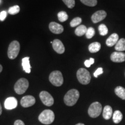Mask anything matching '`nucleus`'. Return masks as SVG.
Listing matches in <instances>:
<instances>
[{
  "mask_svg": "<svg viewBox=\"0 0 125 125\" xmlns=\"http://www.w3.org/2000/svg\"><path fill=\"white\" fill-rule=\"evenodd\" d=\"M79 98V92L76 89H71L67 92L64 97V101L67 106L74 105Z\"/></svg>",
  "mask_w": 125,
  "mask_h": 125,
  "instance_id": "obj_1",
  "label": "nucleus"
},
{
  "mask_svg": "<svg viewBox=\"0 0 125 125\" xmlns=\"http://www.w3.org/2000/svg\"><path fill=\"white\" fill-rule=\"evenodd\" d=\"M55 116L54 112L51 109H45L38 116V119L41 122L45 125H49L53 122Z\"/></svg>",
  "mask_w": 125,
  "mask_h": 125,
  "instance_id": "obj_2",
  "label": "nucleus"
},
{
  "mask_svg": "<svg viewBox=\"0 0 125 125\" xmlns=\"http://www.w3.org/2000/svg\"><path fill=\"white\" fill-rule=\"evenodd\" d=\"M76 76L78 81L82 85H87L91 81V75L86 69L79 68L76 73Z\"/></svg>",
  "mask_w": 125,
  "mask_h": 125,
  "instance_id": "obj_3",
  "label": "nucleus"
},
{
  "mask_svg": "<svg viewBox=\"0 0 125 125\" xmlns=\"http://www.w3.org/2000/svg\"><path fill=\"white\" fill-rule=\"evenodd\" d=\"M29 86V81L26 78H20L16 82L14 86V90L18 94H23L27 90Z\"/></svg>",
  "mask_w": 125,
  "mask_h": 125,
  "instance_id": "obj_4",
  "label": "nucleus"
},
{
  "mask_svg": "<svg viewBox=\"0 0 125 125\" xmlns=\"http://www.w3.org/2000/svg\"><path fill=\"white\" fill-rule=\"evenodd\" d=\"M20 49V43L17 41H13L9 45L8 49V56L10 59L13 60L18 56Z\"/></svg>",
  "mask_w": 125,
  "mask_h": 125,
  "instance_id": "obj_5",
  "label": "nucleus"
},
{
  "mask_svg": "<svg viewBox=\"0 0 125 125\" xmlns=\"http://www.w3.org/2000/svg\"><path fill=\"white\" fill-rule=\"evenodd\" d=\"M49 79L51 83L55 86H60L64 82L63 76L60 71H54L49 75Z\"/></svg>",
  "mask_w": 125,
  "mask_h": 125,
  "instance_id": "obj_6",
  "label": "nucleus"
},
{
  "mask_svg": "<svg viewBox=\"0 0 125 125\" xmlns=\"http://www.w3.org/2000/svg\"><path fill=\"white\" fill-rule=\"evenodd\" d=\"M102 111V105L99 102H94L90 105L88 109L89 115L93 118L99 116Z\"/></svg>",
  "mask_w": 125,
  "mask_h": 125,
  "instance_id": "obj_7",
  "label": "nucleus"
},
{
  "mask_svg": "<svg viewBox=\"0 0 125 125\" xmlns=\"http://www.w3.org/2000/svg\"><path fill=\"white\" fill-rule=\"evenodd\" d=\"M41 100L44 105L51 107L54 104V99L49 93L46 91H42L40 94Z\"/></svg>",
  "mask_w": 125,
  "mask_h": 125,
  "instance_id": "obj_8",
  "label": "nucleus"
},
{
  "mask_svg": "<svg viewBox=\"0 0 125 125\" xmlns=\"http://www.w3.org/2000/svg\"><path fill=\"white\" fill-rule=\"evenodd\" d=\"M35 103V98L30 95L24 96L20 100V104L24 108L30 107L34 105Z\"/></svg>",
  "mask_w": 125,
  "mask_h": 125,
  "instance_id": "obj_9",
  "label": "nucleus"
},
{
  "mask_svg": "<svg viewBox=\"0 0 125 125\" xmlns=\"http://www.w3.org/2000/svg\"><path fill=\"white\" fill-rule=\"evenodd\" d=\"M111 60L115 62H125V53L122 52H114L111 54Z\"/></svg>",
  "mask_w": 125,
  "mask_h": 125,
  "instance_id": "obj_10",
  "label": "nucleus"
},
{
  "mask_svg": "<svg viewBox=\"0 0 125 125\" xmlns=\"http://www.w3.org/2000/svg\"><path fill=\"white\" fill-rule=\"evenodd\" d=\"M107 16V13L103 10H98L92 15L91 19L94 23H97L104 20Z\"/></svg>",
  "mask_w": 125,
  "mask_h": 125,
  "instance_id": "obj_11",
  "label": "nucleus"
},
{
  "mask_svg": "<svg viewBox=\"0 0 125 125\" xmlns=\"http://www.w3.org/2000/svg\"><path fill=\"white\" fill-rule=\"evenodd\" d=\"M18 106V100L13 97H10L5 100L4 103V107L7 109H15Z\"/></svg>",
  "mask_w": 125,
  "mask_h": 125,
  "instance_id": "obj_12",
  "label": "nucleus"
},
{
  "mask_svg": "<svg viewBox=\"0 0 125 125\" xmlns=\"http://www.w3.org/2000/svg\"><path fill=\"white\" fill-rule=\"evenodd\" d=\"M52 47L54 51L59 54H62L65 52V48L63 43L60 40H57V39L53 40L52 43Z\"/></svg>",
  "mask_w": 125,
  "mask_h": 125,
  "instance_id": "obj_13",
  "label": "nucleus"
},
{
  "mask_svg": "<svg viewBox=\"0 0 125 125\" xmlns=\"http://www.w3.org/2000/svg\"><path fill=\"white\" fill-rule=\"evenodd\" d=\"M49 28L53 33L59 34L62 33L64 31L63 26L56 22H51L49 25Z\"/></svg>",
  "mask_w": 125,
  "mask_h": 125,
  "instance_id": "obj_14",
  "label": "nucleus"
},
{
  "mask_svg": "<svg viewBox=\"0 0 125 125\" xmlns=\"http://www.w3.org/2000/svg\"><path fill=\"white\" fill-rule=\"evenodd\" d=\"M119 41V35L116 33L111 35L106 40V45L109 47H112L116 44Z\"/></svg>",
  "mask_w": 125,
  "mask_h": 125,
  "instance_id": "obj_15",
  "label": "nucleus"
},
{
  "mask_svg": "<svg viewBox=\"0 0 125 125\" xmlns=\"http://www.w3.org/2000/svg\"><path fill=\"white\" fill-rule=\"evenodd\" d=\"M113 115L112 108L111 106L106 105L104 108L103 112V116L105 120H108Z\"/></svg>",
  "mask_w": 125,
  "mask_h": 125,
  "instance_id": "obj_16",
  "label": "nucleus"
},
{
  "mask_svg": "<svg viewBox=\"0 0 125 125\" xmlns=\"http://www.w3.org/2000/svg\"><path fill=\"white\" fill-rule=\"evenodd\" d=\"M29 57H24L22 59V67L23 68V70L26 72V73H31V65L30 63V60Z\"/></svg>",
  "mask_w": 125,
  "mask_h": 125,
  "instance_id": "obj_17",
  "label": "nucleus"
},
{
  "mask_svg": "<svg viewBox=\"0 0 125 125\" xmlns=\"http://www.w3.org/2000/svg\"><path fill=\"white\" fill-rule=\"evenodd\" d=\"M88 49L90 53H96L100 50L101 44L98 42H94L90 43Z\"/></svg>",
  "mask_w": 125,
  "mask_h": 125,
  "instance_id": "obj_18",
  "label": "nucleus"
},
{
  "mask_svg": "<svg viewBox=\"0 0 125 125\" xmlns=\"http://www.w3.org/2000/svg\"><path fill=\"white\" fill-rule=\"evenodd\" d=\"M115 49L117 52H123L125 51V39L121 38L119 40L115 45Z\"/></svg>",
  "mask_w": 125,
  "mask_h": 125,
  "instance_id": "obj_19",
  "label": "nucleus"
},
{
  "mask_svg": "<svg viewBox=\"0 0 125 125\" xmlns=\"http://www.w3.org/2000/svg\"><path fill=\"white\" fill-rule=\"evenodd\" d=\"M112 119H113L114 122L116 124L120 123L123 119V115L120 111L116 110L114 112L112 115Z\"/></svg>",
  "mask_w": 125,
  "mask_h": 125,
  "instance_id": "obj_20",
  "label": "nucleus"
},
{
  "mask_svg": "<svg viewBox=\"0 0 125 125\" xmlns=\"http://www.w3.org/2000/svg\"><path fill=\"white\" fill-rule=\"evenodd\" d=\"M87 29L85 25H80L75 29V34L76 35L79 36V37H81V36L85 35L86 33Z\"/></svg>",
  "mask_w": 125,
  "mask_h": 125,
  "instance_id": "obj_21",
  "label": "nucleus"
},
{
  "mask_svg": "<svg viewBox=\"0 0 125 125\" xmlns=\"http://www.w3.org/2000/svg\"><path fill=\"white\" fill-rule=\"evenodd\" d=\"M115 93L119 97L125 100V89L122 86H117L115 89Z\"/></svg>",
  "mask_w": 125,
  "mask_h": 125,
  "instance_id": "obj_22",
  "label": "nucleus"
},
{
  "mask_svg": "<svg viewBox=\"0 0 125 125\" xmlns=\"http://www.w3.org/2000/svg\"><path fill=\"white\" fill-rule=\"evenodd\" d=\"M57 16H58V19L61 22H64L65 21L68 19V16L67 13L64 11H61L59 12L57 14Z\"/></svg>",
  "mask_w": 125,
  "mask_h": 125,
  "instance_id": "obj_23",
  "label": "nucleus"
},
{
  "mask_svg": "<svg viewBox=\"0 0 125 125\" xmlns=\"http://www.w3.org/2000/svg\"><path fill=\"white\" fill-rule=\"evenodd\" d=\"M98 31H99V33L101 35L104 36L106 35L108 32V30L107 26L104 24H101L98 27Z\"/></svg>",
  "mask_w": 125,
  "mask_h": 125,
  "instance_id": "obj_24",
  "label": "nucleus"
},
{
  "mask_svg": "<svg viewBox=\"0 0 125 125\" xmlns=\"http://www.w3.org/2000/svg\"><path fill=\"white\" fill-rule=\"evenodd\" d=\"M81 2L89 7H94L97 4V0H80Z\"/></svg>",
  "mask_w": 125,
  "mask_h": 125,
  "instance_id": "obj_25",
  "label": "nucleus"
},
{
  "mask_svg": "<svg viewBox=\"0 0 125 125\" xmlns=\"http://www.w3.org/2000/svg\"><path fill=\"white\" fill-rule=\"evenodd\" d=\"M82 19L79 17H76V18H74V19L71 20V21L70 22V26L72 27H76V26H79V24H81V22H82Z\"/></svg>",
  "mask_w": 125,
  "mask_h": 125,
  "instance_id": "obj_26",
  "label": "nucleus"
},
{
  "mask_svg": "<svg viewBox=\"0 0 125 125\" xmlns=\"http://www.w3.org/2000/svg\"><path fill=\"white\" fill-rule=\"evenodd\" d=\"M20 11V7L18 5H15L13 7H10V8L8 9V13L10 15H16L18 14Z\"/></svg>",
  "mask_w": 125,
  "mask_h": 125,
  "instance_id": "obj_27",
  "label": "nucleus"
},
{
  "mask_svg": "<svg viewBox=\"0 0 125 125\" xmlns=\"http://www.w3.org/2000/svg\"><path fill=\"white\" fill-rule=\"evenodd\" d=\"M95 34V30L93 27H89L87 30L86 33V37L87 39H91L93 38Z\"/></svg>",
  "mask_w": 125,
  "mask_h": 125,
  "instance_id": "obj_28",
  "label": "nucleus"
},
{
  "mask_svg": "<svg viewBox=\"0 0 125 125\" xmlns=\"http://www.w3.org/2000/svg\"><path fill=\"white\" fill-rule=\"evenodd\" d=\"M63 2L65 4L68 8H73L75 5V0H62Z\"/></svg>",
  "mask_w": 125,
  "mask_h": 125,
  "instance_id": "obj_29",
  "label": "nucleus"
},
{
  "mask_svg": "<svg viewBox=\"0 0 125 125\" xmlns=\"http://www.w3.org/2000/svg\"><path fill=\"white\" fill-rule=\"evenodd\" d=\"M94 62V59L93 58H90L89 60H86L85 62V65L86 67H90V65L93 64Z\"/></svg>",
  "mask_w": 125,
  "mask_h": 125,
  "instance_id": "obj_30",
  "label": "nucleus"
},
{
  "mask_svg": "<svg viewBox=\"0 0 125 125\" xmlns=\"http://www.w3.org/2000/svg\"><path fill=\"white\" fill-rule=\"evenodd\" d=\"M103 73V69L101 67H100V68H98L96 71L94 73V76L95 78H97L98 75L102 74Z\"/></svg>",
  "mask_w": 125,
  "mask_h": 125,
  "instance_id": "obj_31",
  "label": "nucleus"
},
{
  "mask_svg": "<svg viewBox=\"0 0 125 125\" xmlns=\"http://www.w3.org/2000/svg\"><path fill=\"white\" fill-rule=\"evenodd\" d=\"M7 12L6 11H2L0 13V20L1 21H4L5 19V18H7Z\"/></svg>",
  "mask_w": 125,
  "mask_h": 125,
  "instance_id": "obj_32",
  "label": "nucleus"
},
{
  "mask_svg": "<svg viewBox=\"0 0 125 125\" xmlns=\"http://www.w3.org/2000/svg\"><path fill=\"white\" fill-rule=\"evenodd\" d=\"M14 125H25V124L21 120H16L14 123Z\"/></svg>",
  "mask_w": 125,
  "mask_h": 125,
  "instance_id": "obj_33",
  "label": "nucleus"
},
{
  "mask_svg": "<svg viewBox=\"0 0 125 125\" xmlns=\"http://www.w3.org/2000/svg\"><path fill=\"white\" fill-rule=\"evenodd\" d=\"M2 107H1V103H0V115H1V114H2Z\"/></svg>",
  "mask_w": 125,
  "mask_h": 125,
  "instance_id": "obj_34",
  "label": "nucleus"
},
{
  "mask_svg": "<svg viewBox=\"0 0 125 125\" xmlns=\"http://www.w3.org/2000/svg\"><path fill=\"white\" fill-rule=\"evenodd\" d=\"M2 69H3L2 66V65H1V64H0V73H1V72H2Z\"/></svg>",
  "mask_w": 125,
  "mask_h": 125,
  "instance_id": "obj_35",
  "label": "nucleus"
},
{
  "mask_svg": "<svg viewBox=\"0 0 125 125\" xmlns=\"http://www.w3.org/2000/svg\"><path fill=\"white\" fill-rule=\"evenodd\" d=\"M85 125L83 124V123H78V124H76V125Z\"/></svg>",
  "mask_w": 125,
  "mask_h": 125,
  "instance_id": "obj_36",
  "label": "nucleus"
},
{
  "mask_svg": "<svg viewBox=\"0 0 125 125\" xmlns=\"http://www.w3.org/2000/svg\"><path fill=\"white\" fill-rule=\"evenodd\" d=\"M1 0H0V4H1Z\"/></svg>",
  "mask_w": 125,
  "mask_h": 125,
  "instance_id": "obj_37",
  "label": "nucleus"
}]
</instances>
